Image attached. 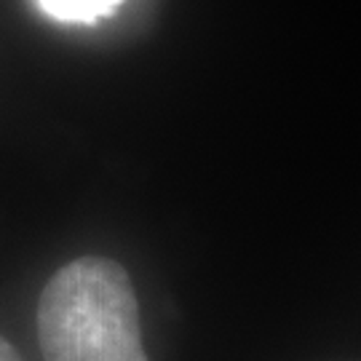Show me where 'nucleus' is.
Returning a JSON list of instances; mask_svg holds the SVG:
<instances>
[{
	"instance_id": "nucleus-3",
	"label": "nucleus",
	"mask_w": 361,
	"mask_h": 361,
	"mask_svg": "<svg viewBox=\"0 0 361 361\" xmlns=\"http://www.w3.org/2000/svg\"><path fill=\"white\" fill-rule=\"evenodd\" d=\"M0 361H22L16 356V350L11 348V343L3 340V337H0Z\"/></svg>"
},
{
	"instance_id": "nucleus-2",
	"label": "nucleus",
	"mask_w": 361,
	"mask_h": 361,
	"mask_svg": "<svg viewBox=\"0 0 361 361\" xmlns=\"http://www.w3.org/2000/svg\"><path fill=\"white\" fill-rule=\"evenodd\" d=\"M123 0H40V8L56 22L91 25L97 19L113 16Z\"/></svg>"
},
{
	"instance_id": "nucleus-1",
	"label": "nucleus",
	"mask_w": 361,
	"mask_h": 361,
	"mask_svg": "<svg viewBox=\"0 0 361 361\" xmlns=\"http://www.w3.org/2000/svg\"><path fill=\"white\" fill-rule=\"evenodd\" d=\"M38 337L46 361H147L129 273L107 257H80L43 286Z\"/></svg>"
}]
</instances>
